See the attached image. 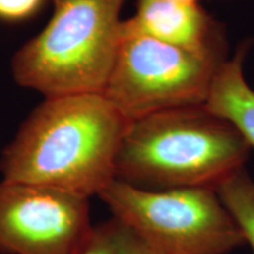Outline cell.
I'll list each match as a JSON object with an SVG mask.
<instances>
[{"instance_id": "cell-4", "label": "cell", "mask_w": 254, "mask_h": 254, "mask_svg": "<svg viewBox=\"0 0 254 254\" xmlns=\"http://www.w3.org/2000/svg\"><path fill=\"white\" fill-rule=\"evenodd\" d=\"M98 196L153 254H228L246 244L214 190H152L114 179Z\"/></svg>"}, {"instance_id": "cell-6", "label": "cell", "mask_w": 254, "mask_h": 254, "mask_svg": "<svg viewBox=\"0 0 254 254\" xmlns=\"http://www.w3.org/2000/svg\"><path fill=\"white\" fill-rule=\"evenodd\" d=\"M92 227L88 199L0 180V254H77Z\"/></svg>"}, {"instance_id": "cell-7", "label": "cell", "mask_w": 254, "mask_h": 254, "mask_svg": "<svg viewBox=\"0 0 254 254\" xmlns=\"http://www.w3.org/2000/svg\"><path fill=\"white\" fill-rule=\"evenodd\" d=\"M123 39L146 37L180 49L225 59L222 26L196 2L136 0L135 13L123 20Z\"/></svg>"}, {"instance_id": "cell-11", "label": "cell", "mask_w": 254, "mask_h": 254, "mask_svg": "<svg viewBox=\"0 0 254 254\" xmlns=\"http://www.w3.org/2000/svg\"><path fill=\"white\" fill-rule=\"evenodd\" d=\"M47 0H0V21L20 24L31 20L43 11Z\"/></svg>"}, {"instance_id": "cell-5", "label": "cell", "mask_w": 254, "mask_h": 254, "mask_svg": "<svg viewBox=\"0 0 254 254\" xmlns=\"http://www.w3.org/2000/svg\"><path fill=\"white\" fill-rule=\"evenodd\" d=\"M225 60L151 38L128 37L123 39L103 93L129 122L204 105Z\"/></svg>"}, {"instance_id": "cell-8", "label": "cell", "mask_w": 254, "mask_h": 254, "mask_svg": "<svg viewBox=\"0 0 254 254\" xmlns=\"http://www.w3.org/2000/svg\"><path fill=\"white\" fill-rule=\"evenodd\" d=\"M250 43H243L230 59L219 66L205 105L227 119L254 148V90L244 74Z\"/></svg>"}, {"instance_id": "cell-12", "label": "cell", "mask_w": 254, "mask_h": 254, "mask_svg": "<svg viewBox=\"0 0 254 254\" xmlns=\"http://www.w3.org/2000/svg\"><path fill=\"white\" fill-rule=\"evenodd\" d=\"M173 1H180V2H196V4H199L201 0H173Z\"/></svg>"}, {"instance_id": "cell-1", "label": "cell", "mask_w": 254, "mask_h": 254, "mask_svg": "<svg viewBox=\"0 0 254 254\" xmlns=\"http://www.w3.org/2000/svg\"><path fill=\"white\" fill-rule=\"evenodd\" d=\"M129 123L104 93L44 98L2 148L1 179L98 196L116 179Z\"/></svg>"}, {"instance_id": "cell-3", "label": "cell", "mask_w": 254, "mask_h": 254, "mask_svg": "<svg viewBox=\"0 0 254 254\" xmlns=\"http://www.w3.org/2000/svg\"><path fill=\"white\" fill-rule=\"evenodd\" d=\"M126 0H53L50 20L11 59L19 86L46 97L103 93L123 43Z\"/></svg>"}, {"instance_id": "cell-10", "label": "cell", "mask_w": 254, "mask_h": 254, "mask_svg": "<svg viewBox=\"0 0 254 254\" xmlns=\"http://www.w3.org/2000/svg\"><path fill=\"white\" fill-rule=\"evenodd\" d=\"M222 204L239 225L245 243L254 254V182L245 168L238 171L217 190Z\"/></svg>"}, {"instance_id": "cell-9", "label": "cell", "mask_w": 254, "mask_h": 254, "mask_svg": "<svg viewBox=\"0 0 254 254\" xmlns=\"http://www.w3.org/2000/svg\"><path fill=\"white\" fill-rule=\"evenodd\" d=\"M77 254H153L124 222L112 217L95 224Z\"/></svg>"}, {"instance_id": "cell-2", "label": "cell", "mask_w": 254, "mask_h": 254, "mask_svg": "<svg viewBox=\"0 0 254 254\" xmlns=\"http://www.w3.org/2000/svg\"><path fill=\"white\" fill-rule=\"evenodd\" d=\"M250 152L236 127L205 104L177 107L129 123L116 179L152 190H217L245 168Z\"/></svg>"}]
</instances>
